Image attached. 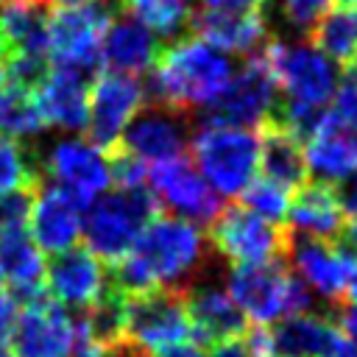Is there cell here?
<instances>
[{"mask_svg": "<svg viewBox=\"0 0 357 357\" xmlns=\"http://www.w3.org/2000/svg\"><path fill=\"white\" fill-rule=\"evenodd\" d=\"M206 237L181 218L153 215L128 254L112 262L109 284L123 296L151 287H187L206 262Z\"/></svg>", "mask_w": 357, "mask_h": 357, "instance_id": "cell-1", "label": "cell"}, {"mask_svg": "<svg viewBox=\"0 0 357 357\" xmlns=\"http://www.w3.org/2000/svg\"><path fill=\"white\" fill-rule=\"evenodd\" d=\"M142 84L145 103L187 112L195 106H209L234 75L226 50L209 45L206 39L187 33L167 42L159 50L156 64L145 73Z\"/></svg>", "mask_w": 357, "mask_h": 357, "instance_id": "cell-2", "label": "cell"}, {"mask_svg": "<svg viewBox=\"0 0 357 357\" xmlns=\"http://www.w3.org/2000/svg\"><path fill=\"white\" fill-rule=\"evenodd\" d=\"M229 296L257 326L276 324L284 315L318 312L310 287L290 271L287 259L234 265L229 273Z\"/></svg>", "mask_w": 357, "mask_h": 357, "instance_id": "cell-3", "label": "cell"}, {"mask_svg": "<svg viewBox=\"0 0 357 357\" xmlns=\"http://www.w3.org/2000/svg\"><path fill=\"white\" fill-rule=\"evenodd\" d=\"M153 215H159V206L145 184L117 187L112 192H100L86 206L81 234L86 240V248L98 259L117 262L123 254H128V248Z\"/></svg>", "mask_w": 357, "mask_h": 357, "instance_id": "cell-4", "label": "cell"}, {"mask_svg": "<svg viewBox=\"0 0 357 357\" xmlns=\"http://www.w3.org/2000/svg\"><path fill=\"white\" fill-rule=\"evenodd\" d=\"M198 173L220 195H240L259 162V137L240 126L201 123L190 137Z\"/></svg>", "mask_w": 357, "mask_h": 357, "instance_id": "cell-5", "label": "cell"}, {"mask_svg": "<svg viewBox=\"0 0 357 357\" xmlns=\"http://www.w3.org/2000/svg\"><path fill=\"white\" fill-rule=\"evenodd\" d=\"M123 8V0H95L86 6H70L50 14L47 25V59L50 67L78 73L84 78L100 70V42L112 17Z\"/></svg>", "mask_w": 357, "mask_h": 357, "instance_id": "cell-6", "label": "cell"}, {"mask_svg": "<svg viewBox=\"0 0 357 357\" xmlns=\"http://www.w3.org/2000/svg\"><path fill=\"white\" fill-rule=\"evenodd\" d=\"M209 248L231 265H259L271 259H287L290 231L287 226L271 223L243 204L220 206L209 223Z\"/></svg>", "mask_w": 357, "mask_h": 357, "instance_id": "cell-7", "label": "cell"}, {"mask_svg": "<svg viewBox=\"0 0 357 357\" xmlns=\"http://www.w3.org/2000/svg\"><path fill=\"white\" fill-rule=\"evenodd\" d=\"M123 326L126 340L162 351L192 337L184 287H151L142 293H131L123 301Z\"/></svg>", "mask_w": 357, "mask_h": 357, "instance_id": "cell-8", "label": "cell"}, {"mask_svg": "<svg viewBox=\"0 0 357 357\" xmlns=\"http://www.w3.org/2000/svg\"><path fill=\"white\" fill-rule=\"evenodd\" d=\"M262 53L276 78V89L284 95V103L326 106L335 95V64L318 47L307 42H282L273 36Z\"/></svg>", "mask_w": 357, "mask_h": 357, "instance_id": "cell-9", "label": "cell"}, {"mask_svg": "<svg viewBox=\"0 0 357 357\" xmlns=\"http://www.w3.org/2000/svg\"><path fill=\"white\" fill-rule=\"evenodd\" d=\"M276 78L265 61V53L248 56L245 64L229 78L226 89L209 103L206 123L220 126H262L276 109Z\"/></svg>", "mask_w": 357, "mask_h": 357, "instance_id": "cell-10", "label": "cell"}, {"mask_svg": "<svg viewBox=\"0 0 357 357\" xmlns=\"http://www.w3.org/2000/svg\"><path fill=\"white\" fill-rule=\"evenodd\" d=\"M145 187L151 190L156 206H165L173 212V218L190 220L195 226H209L220 212L218 192L184 156L153 162V167L145 173Z\"/></svg>", "mask_w": 357, "mask_h": 357, "instance_id": "cell-11", "label": "cell"}, {"mask_svg": "<svg viewBox=\"0 0 357 357\" xmlns=\"http://www.w3.org/2000/svg\"><path fill=\"white\" fill-rule=\"evenodd\" d=\"M287 265L310 290L324 298L329 310L343 307L349 279L357 271V259L343 243H324L298 234H290Z\"/></svg>", "mask_w": 357, "mask_h": 357, "instance_id": "cell-12", "label": "cell"}, {"mask_svg": "<svg viewBox=\"0 0 357 357\" xmlns=\"http://www.w3.org/2000/svg\"><path fill=\"white\" fill-rule=\"evenodd\" d=\"M39 167L42 176L47 173L50 178H56L59 187L70 190L84 204H92L112 184L109 153L92 139H78V137L56 139L39 156Z\"/></svg>", "mask_w": 357, "mask_h": 357, "instance_id": "cell-13", "label": "cell"}, {"mask_svg": "<svg viewBox=\"0 0 357 357\" xmlns=\"http://www.w3.org/2000/svg\"><path fill=\"white\" fill-rule=\"evenodd\" d=\"M75 324L47 293L17 307L8 354L11 357H70Z\"/></svg>", "mask_w": 357, "mask_h": 357, "instance_id": "cell-14", "label": "cell"}, {"mask_svg": "<svg viewBox=\"0 0 357 357\" xmlns=\"http://www.w3.org/2000/svg\"><path fill=\"white\" fill-rule=\"evenodd\" d=\"M145 92L142 81L134 75L103 73L98 75L89 92V112H86V134L100 148H114L131 117L142 109Z\"/></svg>", "mask_w": 357, "mask_h": 357, "instance_id": "cell-15", "label": "cell"}, {"mask_svg": "<svg viewBox=\"0 0 357 357\" xmlns=\"http://www.w3.org/2000/svg\"><path fill=\"white\" fill-rule=\"evenodd\" d=\"M190 142V114L156 103H142L131 117L117 145L142 162H162L181 156Z\"/></svg>", "mask_w": 357, "mask_h": 357, "instance_id": "cell-16", "label": "cell"}, {"mask_svg": "<svg viewBox=\"0 0 357 357\" xmlns=\"http://www.w3.org/2000/svg\"><path fill=\"white\" fill-rule=\"evenodd\" d=\"M184 304H187L192 337L198 340V346L206 349V346H218L223 340H234L245 335L248 318L234 304L229 290H223L212 279L195 276L184 287Z\"/></svg>", "mask_w": 357, "mask_h": 357, "instance_id": "cell-17", "label": "cell"}, {"mask_svg": "<svg viewBox=\"0 0 357 357\" xmlns=\"http://www.w3.org/2000/svg\"><path fill=\"white\" fill-rule=\"evenodd\" d=\"M84 204L78 195L59 184H39L31 206V229H33V243L39 251L59 254L67 251L78 243L81 237V223H84Z\"/></svg>", "mask_w": 357, "mask_h": 357, "instance_id": "cell-18", "label": "cell"}, {"mask_svg": "<svg viewBox=\"0 0 357 357\" xmlns=\"http://www.w3.org/2000/svg\"><path fill=\"white\" fill-rule=\"evenodd\" d=\"M190 33L206 39L209 45L237 53V56H257L273 39L268 14L259 11H220V8H195L190 20Z\"/></svg>", "mask_w": 357, "mask_h": 357, "instance_id": "cell-19", "label": "cell"}, {"mask_svg": "<svg viewBox=\"0 0 357 357\" xmlns=\"http://www.w3.org/2000/svg\"><path fill=\"white\" fill-rule=\"evenodd\" d=\"M106 282L109 276L103 271V259H98L86 245L59 251L45 265V290L61 307H89L106 290Z\"/></svg>", "mask_w": 357, "mask_h": 357, "instance_id": "cell-20", "label": "cell"}, {"mask_svg": "<svg viewBox=\"0 0 357 357\" xmlns=\"http://www.w3.org/2000/svg\"><path fill=\"white\" fill-rule=\"evenodd\" d=\"M159 39L156 33L142 25L134 14L120 8L100 42V67H109V73L120 75H142L148 73L159 59Z\"/></svg>", "mask_w": 357, "mask_h": 357, "instance_id": "cell-21", "label": "cell"}, {"mask_svg": "<svg viewBox=\"0 0 357 357\" xmlns=\"http://www.w3.org/2000/svg\"><path fill=\"white\" fill-rule=\"evenodd\" d=\"M271 357H332L343 343L337 321L329 312L284 315L279 324H268Z\"/></svg>", "mask_w": 357, "mask_h": 357, "instance_id": "cell-22", "label": "cell"}, {"mask_svg": "<svg viewBox=\"0 0 357 357\" xmlns=\"http://www.w3.org/2000/svg\"><path fill=\"white\" fill-rule=\"evenodd\" d=\"M287 231L298 237H312L324 243H340L349 218L337 204L332 184L312 181L296 190V198L287 206Z\"/></svg>", "mask_w": 357, "mask_h": 357, "instance_id": "cell-23", "label": "cell"}, {"mask_svg": "<svg viewBox=\"0 0 357 357\" xmlns=\"http://www.w3.org/2000/svg\"><path fill=\"white\" fill-rule=\"evenodd\" d=\"M0 279L8 282V296L17 307L42 298L47 290L45 279V259L36 248L33 237L25 229H0Z\"/></svg>", "mask_w": 357, "mask_h": 357, "instance_id": "cell-24", "label": "cell"}, {"mask_svg": "<svg viewBox=\"0 0 357 357\" xmlns=\"http://www.w3.org/2000/svg\"><path fill=\"white\" fill-rule=\"evenodd\" d=\"M50 0H0V56H47Z\"/></svg>", "mask_w": 357, "mask_h": 357, "instance_id": "cell-25", "label": "cell"}, {"mask_svg": "<svg viewBox=\"0 0 357 357\" xmlns=\"http://www.w3.org/2000/svg\"><path fill=\"white\" fill-rule=\"evenodd\" d=\"M86 81L89 78H84L78 73L50 67L47 78L33 92L45 126L64 128V131H81L86 126V112H89Z\"/></svg>", "mask_w": 357, "mask_h": 357, "instance_id": "cell-26", "label": "cell"}, {"mask_svg": "<svg viewBox=\"0 0 357 357\" xmlns=\"http://www.w3.org/2000/svg\"><path fill=\"white\" fill-rule=\"evenodd\" d=\"M259 165L265 178L287 190H298L301 184H307V162H304L301 139H296L276 117H268L259 126Z\"/></svg>", "mask_w": 357, "mask_h": 357, "instance_id": "cell-27", "label": "cell"}, {"mask_svg": "<svg viewBox=\"0 0 357 357\" xmlns=\"http://www.w3.org/2000/svg\"><path fill=\"white\" fill-rule=\"evenodd\" d=\"M304 162L307 173L315 176V181L337 184L340 178L357 170V137L329 117V123L307 139Z\"/></svg>", "mask_w": 357, "mask_h": 357, "instance_id": "cell-28", "label": "cell"}, {"mask_svg": "<svg viewBox=\"0 0 357 357\" xmlns=\"http://www.w3.org/2000/svg\"><path fill=\"white\" fill-rule=\"evenodd\" d=\"M312 47H318L332 64L349 67L357 56V3L326 8L310 28Z\"/></svg>", "mask_w": 357, "mask_h": 357, "instance_id": "cell-29", "label": "cell"}, {"mask_svg": "<svg viewBox=\"0 0 357 357\" xmlns=\"http://www.w3.org/2000/svg\"><path fill=\"white\" fill-rule=\"evenodd\" d=\"M123 8L134 14L162 39H178L190 33L195 0H123Z\"/></svg>", "mask_w": 357, "mask_h": 357, "instance_id": "cell-30", "label": "cell"}, {"mask_svg": "<svg viewBox=\"0 0 357 357\" xmlns=\"http://www.w3.org/2000/svg\"><path fill=\"white\" fill-rule=\"evenodd\" d=\"M45 128L47 126L39 114L36 95L8 84L0 98V131L22 145H33V139H39Z\"/></svg>", "mask_w": 357, "mask_h": 357, "instance_id": "cell-31", "label": "cell"}, {"mask_svg": "<svg viewBox=\"0 0 357 357\" xmlns=\"http://www.w3.org/2000/svg\"><path fill=\"white\" fill-rule=\"evenodd\" d=\"M36 181H42V167L33 145H22L0 131V192Z\"/></svg>", "mask_w": 357, "mask_h": 357, "instance_id": "cell-32", "label": "cell"}, {"mask_svg": "<svg viewBox=\"0 0 357 357\" xmlns=\"http://www.w3.org/2000/svg\"><path fill=\"white\" fill-rule=\"evenodd\" d=\"M243 195V206L251 209L254 215L271 220V223H279L284 220L287 215V206H290V190L259 176V178H251L245 184V190L240 192Z\"/></svg>", "mask_w": 357, "mask_h": 357, "instance_id": "cell-33", "label": "cell"}, {"mask_svg": "<svg viewBox=\"0 0 357 357\" xmlns=\"http://www.w3.org/2000/svg\"><path fill=\"white\" fill-rule=\"evenodd\" d=\"M39 184L42 181L20 184V187H11V190L0 192V229H25Z\"/></svg>", "mask_w": 357, "mask_h": 357, "instance_id": "cell-34", "label": "cell"}, {"mask_svg": "<svg viewBox=\"0 0 357 357\" xmlns=\"http://www.w3.org/2000/svg\"><path fill=\"white\" fill-rule=\"evenodd\" d=\"M332 98H335L332 109H329L332 120L357 137V70L354 67H346L343 81L335 86Z\"/></svg>", "mask_w": 357, "mask_h": 357, "instance_id": "cell-35", "label": "cell"}, {"mask_svg": "<svg viewBox=\"0 0 357 357\" xmlns=\"http://www.w3.org/2000/svg\"><path fill=\"white\" fill-rule=\"evenodd\" d=\"M276 14L293 31H310L312 22L329 8V0H273Z\"/></svg>", "mask_w": 357, "mask_h": 357, "instance_id": "cell-36", "label": "cell"}, {"mask_svg": "<svg viewBox=\"0 0 357 357\" xmlns=\"http://www.w3.org/2000/svg\"><path fill=\"white\" fill-rule=\"evenodd\" d=\"M332 190H335L337 204H340V209L346 212V218H349V220H357V170L349 173L346 178H340Z\"/></svg>", "mask_w": 357, "mask_h": 357, "instance_id": "cell-37", "label": "cell"}, {"mask_svg": "<svg viewBox=\"0 0 357 357\" xmlns=\"http://www.w3.org/2000/svg\"><path fill=\"white\" fill-rule=\"evenodd\" d=\"M14 318H17V304H14V298H11V296H0V357H11V354H8V340H11Z\"/></svg>", "mask_w": 357, "mask_h": 357, "instance_id": "cell-38", "label": "cell"}, {"mask_svg": "<svg viewBox=\"0 0 357 357\" xmlns=\"http://www.w3.org/2000/svg\"><path fill=\"white\" fill-rule=\"evenodd\" d=\"M337 329H340L343 340H349L351 346H357V304L337 307Z\"/></svg>", "mask_w": 357, "mask_h": 357, "instance_id": "cell-39", "label": "cell"}, {"mask_svg": "<svg viewBox=\"0 0 357 357\" xmlns=\"http://www.w3.org/2000/svg\"><path fill=\"white\" fill-rule=\"evenodd\" d=\"M201 6L220 11H259L268 6V0H201Z\"/></svg>", "mask_w": 357, "mask_h": 357, "instance_id": "cell-40", "label": "cell"}, {"mask_svg": "<svg viewBox=\"0 0 357 357\" xmlns=\"http://www.w3.org/2000/svg\"><path fill=\"white\" fill-rule=\"evenodd\" d=\"M209 357H251V351H248V343L243 337H234V340H223V343L212 346Z\"/></svg>", "mask_w": 357, "mask_h": 357, "instance_id": "cell-41", "label": "cell"}, {"mask_svg": "<svg viewBox=\"0 0 357 357\" xmlns=\"http://www.w3.org/2000/svg\"><path fill=\"white\" fill-rule=\"evenodd\" d=\"M103 357H153V354H151L148 349H142V346L131 343V340H120V343L109 346Z\"/></svg>", "mask_w": 357, "mask_h": 357, "instance_id": "cell-42", "label": "cell"}, {"mask_svg": "<svg viewBox=\"0 0 357 357\" xmlns=\"http://www.w3.org/2000/svg\"><path fill=\"white\" fill-rule=\"evenodd\" d=\"M159 357H206V354H204V346L198 343H178V346L162 349Z\"/></svg>", "mask_w": 357, "mask_h": 357, "instance_id": "cell-43", "label": "cell"}, {"mask_svg": "<svg viewBox=\"0 0 357 357\" xmlns=\"http://www.w3.org/2000/svg\"><path fill=\"white\" fill-rule=\"evenodd\" d=\"M340 243L354 254V259H357V220L354 223H349L346 226V231H343V237H340Z\"/></svg>", "mask_w": 357, "mask_h": 357, "instance_id": "cell-44", "label": "cell"}, {"mask_svg": "<svg viewBox=\"0 0 357 357\" xmlns=\"http://www.w3.org/2000/svg\"><path fill=\"white\" fill-rule=\"evenodd\" d=\"M332 357H357V346H351V343H340L335 351H332Z\"/></svg>", "mask_w": 357, "mask_h": 357, "instance_id": "cell-45", "label": "cell"}, {"mask_svg": "<svg viewBox=\"0 0 357 357\" xmlns=\"http://www.w3.org/2000/svg\"><path fill=\"white\" fill-rule=\"evenodd\" d=\"M346 298L351 301V304H357V271L351 273V279H349V287H346Z\"/></svg>", "mask_w": 357, "mask_h": 357, "instance_id": "cell-46", "label": "cell"}, {"mask_svg": "<svg viewBox=\"0 0 357 357\" xmlns=\"http://www.w3.org/2000/svg\"><path fill=\"white\" fill-rule=\"evenodd\" d=\"M50 3H56L61 8H70V6H86V3H95V0H50Z\"/></svg>", "mask_w": 357, "mask_h": 357, "instance_id": "cell-47", "label": "cell"}, {"mask_svg": "<svg viewBox=\"0 0 357 357\" xmlns=\"http://www.w3.org/2000/svg\"><path fill=\"white\" fill-rule=\"evenodd\" d=\"M6 86H8V78H6V67H3V59H0V98H3Z\"/></svg>", "mask_w": 357, "mask_h": 357, "instance_id": "cell-48", "label": "cell"}, {"mask_svg": "<svg viewBox=\"0 0 357 357\" xmlns=\"http://www.w3.org/2000/svg\"><path fill=\"white\" fill-rule=\"evenodd\" d=\"M349 67H354V70H357V56H354V61H351V64H349Z\"/></svg>", "mask_w": 357, "mask_h": 357, "instance_id": "cell-49", "label": "cell"}, {"mask_svg": "<svg viewBox=\"0 0 357 357\" xmlns=\"http://www.w3.org/2000/svg\"><path fill=\"white\" fill-rule=\"evenodd\" d=\"M0 296H3V279H0Z\"/></svg>", "mask_w": 357, "mask_h": 357, "instance_id": "cell-50", "label": "cell"}]
</instances>
